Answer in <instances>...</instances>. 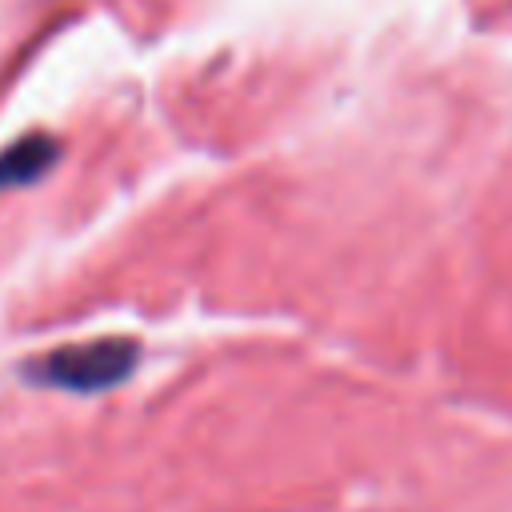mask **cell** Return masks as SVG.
Wrapping results in <instances>:
<instances>
[{
	"label": "cell",
	"instance_id": "6da1fadb",
	"mask_svg": "<svg viewBox=\"0 0 512 512\" xmlns=\"http://www.w3.org/2000/svg\"><path fill=\"white\" fill-rule=\"evenodd\" d=\"M132 360H136V344L128 340H92L52 352L40 364V376L60 388H104L120 380L132 368Z\"/></svg>",
	"mask_w": 512,
	"mask_h": 512
},
{
	"label": "cell",
	"instance_id": "7a4b0ae2",
	"mask_svg": "<svg viewBox=\"0 0 512 512\" xmlns=\"http://www.w3.org/2000/svg\"><path fill=\"white\" fill-rule=\"evenodd\" d=\"M52 140H20L16 148L0 152V184H20L40 176L52 164Z\"/></svg>",
	"mask_w": 512,
	"mask_h": 512
}]
</instances>
